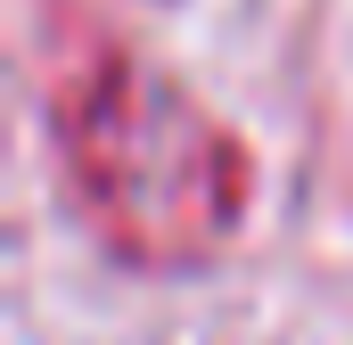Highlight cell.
Returning <instances> with one entry per match:
<instances>
[{"mask_svg":"<svg viewBox=\"0 0 353 345\" xmlns=\"http://www.w3.org/2000/svg\"><path fill=\"white\" fill-rule=\"evenodd\" d=\"M58 157L99 247L132 271L214 263L255 197L239 132L140 50H90L74 66L58 90Z\"/></svg>","mask_w":353,"mask_h":345,"instance_id":"cell-1","label":"cell"}]
</instances>
